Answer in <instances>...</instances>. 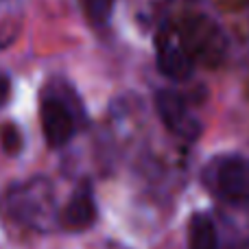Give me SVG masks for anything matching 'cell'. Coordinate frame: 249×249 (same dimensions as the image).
I'll list each match as a JSON object with an SVG mask.
<instances>
[{
    "mask_svg": "<svg viewBox=\"0 0 249 249\" xmlns=\"http://www.w3.org/2000/svg\"><path fill=\"white\" fill-rule=\"evenodd\" d=\"M7 212L11 219L26 228H48L53 216V188L44 179H31L18 186L7 197Z\"/></svg>",
    "mask_w": 249,
    "mask_h": 249,
    "instance_id": "cell-1",
    "label": "cell"
},
{
    "mask_svg": "<svg viewBox=\"0 0 249 249\" xmlns=\"http://www.w3.org/2000/svg\"><path fill=\"white\" fill-rule=\"evenodd\" d=\"M42 131L51 146H61L74 133L72 109L59 96H46L42 103Z\"/></svg>",
    "mask_w": 249,
    "mask_h": 249,
    "instance_id": "cell-2",
    "label": "cell"
},
{
    "mask_svg": "<svg viewBox=\"0 0 249 249\" xmlns=\"http://www.w3.org/2000/svg\"><path fill=\"white\" fill-rule=\"evenodd\" d=\"M155 107L162 118V123L171 129L173 133L184 138H195L199 131V124L190 116L188 107H186L184 99L171 90H162L155 96Z\"/></svg>",
    "mask_w": 249,
    "mask_h": 249,
    "instance_id": "cell-3",
    "label": "cell"
},
{
    "mask_svg": "<svg viewBox=\"0 0 249 249\" xmlns=\"http://www.w3.org/2000/svg\"><path fill=\"white\" fill-rule=\"evenodd\" d=\"M216 188L228 199H249V162L245 158H225L216 164Z\"/></svg>",
    "mask_w": 249,
    "mask_h": 249,
    "instance_id": "cell-4",
    "label": "cell"
},
{
    "mask_svg": "<svg viewBox=\"0 0 249 249\" xmlns=\"http://www.w3.org/2000/svg\"><path fill=\"white\" fill-rule=\"evenodd\" d=\"M96 219V203L94 193H92L90 181H81L70 195L68 203H66L64 212H61V225L72 232H81V230L90 228Z\"/></svg>",
    "mask_w": 249,
    "mask_h": 249,
    "instance_id": "cell-5",
    "label": "cell"
},
{
    "mask_svg": "<svg viewBox=\"0 0 249 249\" xmlns=\"http://www.w3.org/2000/svg\"><path fill=\"white\" fill-rule=\"evenodd\" d=\"M158 66L166 77L181 81V79H188L193 72V55L181 39L164 35L158 44Z\"/></svg>",
    "mask_w": 249,
    "mask_h": 249,
    "instance_id": "cell-6",
    "label": "cell"
},
{
    "mask_svg": "<svg viewBox=\"0 0 249 249\" xmlns=\"http://www.w3.org/2000/svg\"><path fill=\"white\" fill-rule=\"evenodd\" d=\"M216 228L206 214H195L188 225V249H216Z\"/></svg>",
    "mask_w": 249,
    "mask_h": 249,
    "instance_id": "cell-7",
    "label": "cell"
},
{
    "mask_svg": "<svg viewBox=\"0 0 249 249\" xmlns=\"http://www.w3.org/2000/svg\"><path fill=\"white\" fill-rule=\"evenodd\" d=\"M81 7L86 11V18L92 24H105L112 16L114 0H81Z\"/></svg>",
    "mask_w": 249,
    "mask_h": 249,
    "instance_id": "cell-8",
    "label": "cell"
},
{
    "mask_svg": "<svg viewBox=\"0 0 249 249\" xmlns=\"http://www.w3.org/2000/svg\"><path fill=\"white\" fill-rule=\"evenodd\" d=\"M2 146L7 153H18V151H20L22 136H20V131H18V127L7 124V127L2 129Z\"/></svg>",
    "mask_w": 249,
    "mask_h": 249,
    "instance_id": "cell-9",
    "label": "cell"
},
{
    "mask_svg": "<svg viewBox=\"0 0 249 249\" xmlns=\"http://www.w3.org/2000/svg\"><path fill=\"white\" fill-rule=\"evenodd\" d=\"M9 90H11V83H9V79L4 77V74H0V105H2L4 101L9 99Z\"/></svg>",
    "mask_w": 249,
    "mask_h": 249,
    "instance_id": "cell-10",
    "label": "cell"
}]
</instances>
